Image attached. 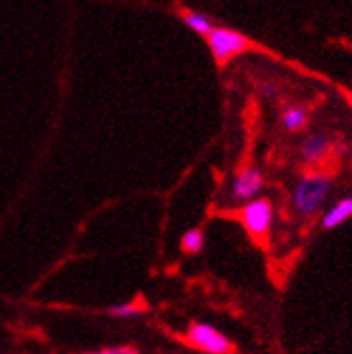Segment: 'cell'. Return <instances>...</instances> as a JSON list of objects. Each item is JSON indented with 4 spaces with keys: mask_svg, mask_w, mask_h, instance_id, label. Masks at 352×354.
I'll use <instances>...</instances> for the list:
<instances>
[{
    "mask_svg": "<svg viewBox=\"0 0 352 354\" xmlns=\"http://www.w3.org/2000/svg\"><path fill=\"white\" fill-rule=\"evenodd\" d=\"M348 218H352V197L340 199L333 207H328L322 216V227L324 229H333L340 227L342 223H346Z\"/></svg>",
    "mask_w": 352,
    "mask_h": 354,
    "instance_id": "7",
    "label": "cell"
},
{
    "mask_svg": "<svg viewBox=\"0 0 352 354\" xmlns=\"http://www.w3.org/2000/svg\"><path fill=\"white\" fill-rule=\"evenodd\" d=\"M186 337L192 346L199 348L205 354H232V350H234L232 342L227 339L219 328H214L212 324H205V322L190 324Z\"/></svg>",
    "mask_w": 352,
    "mask_h": 354,
    "instance_id": "4",
    "label": "cell"
},
{
    "mask_svg": "<svg viewBox=\"0 0 352 354\" xmlns=\"http://www.w3.org/2000/svg\"><path fill=\"white\" fill-rule=\"evenodd\" d=\"M240 218L253 238H266L270 234L272 227V218H275V209H272V201L257 197L249 203H244L240 209Z\"/></svg>",
    "mask_w": 352,
    "mask_h": 354,
    "instance_id": "3",
    "label": "cell"
},
{
    "mask_svg": "<svg viewBox=\"0 0 352 354\" xmlns=\"http://www.w3.org/2000/svg\"><path fill=\"white\" fill-rule=\"evenodd\" d=\"M281 128L286 132H298L307 126V111L301 109V106H288V109L281 113L279 117Z\"/></svg>",
    "mask_w": 352,
    "mask_h": 354,
    "instance_id": "8",
    "label": "cell"
},
{
    "mask_svg": "<svg viewBox=\"0 0 352 354\" xmlns=\"http://www.w3.org/2000/svg\"><path fill=\"white\" fill-rule=\"evenodd\" d=\"M138 311H140V307L134 305V303H123V305H115V307L109 309V313H111L113 317H132V315H136Z\"/></svg>",
    "mask_w": 352,
    "mask_h": 354,
    "instance_id": "11",
    "label": "cell"
},
{
    "mask_svg": "<svg viewBox=\"0 0 352 354\" xmlns=\"http://www.w3.org/2000/svg\"><path fill=\"white\" fill-rule=\"evenodd\" d=\"M331 186H333V182L328 175H322V173L303 175L292 190L294 209L301 216H313L315 212L322 207L324 199L328 197Z\"/></svg>",
    "mask_w": 352,
    "mask_h": 354,
    "instance_id": "1",
    "label": "cell"
},
{
    "mask_svg": "<svg viewBox=\"0 0 352 354\" xmlns=\"http://www.w3.org/2000/svg\"><path fill=\"white\" fill-rule=\"evenodd\" d=\"M182 20H184V24H186L192 32L203 35V37H207V35L212 32V28H214V22L210 20L207 15L197 13V11H184V13H182Z\"/></svg>",
    "mask_w": 352,
    "mask_h": 354,
    "instance_id": "9",
    "label": "cell"
},
{
    "mask_svg": "<svg viewBox=\"0 0 352 354\" xmlns=\"http://www.w3.org/2000/svg\"><path fill=\"white\" fill-rule=\"evenodd\" d=\"M86 354H138L134 348H104L95 352H86Z\"/></svg>",
    "mask_w": 352,
    "mask_h": 354,
    "instance_id": "12",
    "label": "cell"
},
{
    "mask_svg": "<svg viewBox=\"0 0 352 354\" xmlns=\"http://www.w3.org/2000/svg\"><path fill=\"white\" fill-rule=\"evenodd\" d=\"M261 188H263V173L257 167H249L236 175V180L232 184V197L236 201L249 203V201L257 199Z\"/></svg>",
    "mask_w": 352,
    "mask_h": 354,
    "instance_id": "5",
    "label": "cell"
},
{
    "mask_svg": "<svg viewBox=\"0 0 352 354\" xmlns=\"http://www.w3.org/2000/svg\"><path fill=\"white\" fill-rule=\"evenodd\" d=\"M350 104H352V95H350Z\"/></svg>",
    "mask_w": 352,
    "mask_h": 354,
    "instance_id": "13",
    "label": "cell"
},
{
    "mask_svg": "<svg viewBox=\"0 0 352 354\" xmlns=\"http://www.w3.org/2000/svg\"><path fill=\"white\" fill-rule=\"evenodd\" d=\"M331 149V143L326 140V136L322 134H311L303 140L301 145V158L307 162V165H318L322 162L326 153Z\"/></svg>",
    "mask_w": 352,
    "mask_h": 354,
    "instance_id": "6",
    "label": "cell"
},
{
    "mask_svg": "<svg viewBox=\"0 0 352 354\" xmlns=\"http://www.w3.org/2000/svg\"><path fill=\"white\" fill-rule=\"evenodd\" d=\"M182 251L188 255H197L203 251V232L201 229H188V232L182 236Z\"/></svg>",
    "mask_w": 352,
    "mask_h": 354,
    "instance_id": "10",
    "label": "cell"
},
{
    "mask_svg": "<svg viewBox=\"0 0 352 354\" xmlns=\"http://www.w3.org/2000/svg\"><path fill=\"white\" fill-rule=\"evenodd\" d=\"M207 46L212 50V55L219 65H225L230 59L242 55V52L249 50L251 39L242 35L240 30H232L225 26H214L212 32L207 35Z\"/></svg>",
    "mask_w": 352,
    "mask_h": 354,
    "instance_id": "2",
    "label": "cell"
}]
</instances>
